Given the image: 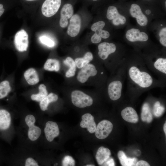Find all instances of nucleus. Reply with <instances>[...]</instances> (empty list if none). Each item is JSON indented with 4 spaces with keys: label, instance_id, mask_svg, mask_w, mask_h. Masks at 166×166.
Returning a JSON list of instances; mask_svg holds the SVG:
<instances>
[{
    "label": "nucleus",
    "instance_id": "nucleus-35",
    "mask_svg": "<svg viewBox=\"0 0 166 166\" xmlns=\"http://www.w3.org/2000/svg\"><path fill=\"white\" fill-rule=\"evenodd\" d=\"M25 165L26 166H38L39 164L38 162L32 157L27 158L25 162Z\"/></svg>",
    "mask_w": 166,
    "mask_h": 166
},
{
    "label": "nucleus",
    "instance_id": "nucleus-3",
    "mask_svg": "<svg viewBox=\"0 0 166 166\" xmlns=\"http://www.w3.org/2000/svg\"><path fill=\"white\" fill-rule=\"evenodd\" d=\"M25 122L29 127L28 136L31 141L37 140L40 136L41 130L38 127L35 125L36 119L34 116L31 114L27 115L25 118Z\"/></svg>",
    "mask_w": 166,
    "mask_h": 166
},
{
    "label": "nucleus",
    "instance_id": "nucleus-43",
    "mask_svg": "<svg viewBox=\"0 0 166 166\" xmlns=\"http://www.w3.org/2000/svg\"><path fill=\"white\" fill-rule=\"evenodd\" d=\"M86 166H95L94 165H86Z\"/></svg>",
    "mask_w": 166,
    "mask_h": 166
},
{
    "label": "nucleus",
    "instance_id": "nucleus-7",
    "mask_svg": "<svg viewBox=\"0 0 166 166\" xmlns=\"http://www.w3.org/2000/svg\"><path fill=\"white\" fill-rule=\"evenodd\" d=\"M97 73V70L95 66L88 64L81 68L77 76V80L81 83H84L90 77L94 76Z\"/></svg>",
    "mask_w": 166,
    "mask_h": 166
},
{
    "label": "nucleus",
    "instance_id": "nucleus-21",
    "mask_svg": "<svg viewBox=\"0 0 166 166\" xmlns=\"http://www.w3.org/2000/svg\"><path fill=\"white\" fill-rule=\"evenodd\" d=\"M117 156L121 165L123 166H135L137 162L136 158L128 157L122 151H119L117 153Z\"/></svg>",
    "mask_w": 166,
    "mask_h": 166
},
{
    "label": "nucleus",
    "instance_id": "nucleus-13",
    "mask_svg": "<svg viewBox=\"0 0 166 166\" xmlns=\"http://www.w3.org/2000/svg\"><path fill=\"white\" fill-rule=\"evenodd\" d=\"M122 85L121 81L116 80L112 81L108 87V93L110 99L116 101L121 97Z\"/></svg>",
    "mask_w": 166,
    "mask_h": 166
},
{
    "label": "nucleus",
    "instance_id": "nucleus-41",
    "mask_svg": "<svg viewBox=\"0 0 166 166\" xmlns=\"http://www.w3.org/2000/svg\"><path fill=\"white\" fill-rule=\"evenodd\" d=\"M163 129L164 132V133L166 135V122L164 123V126H163Z\"/></svg>",
    "mask_w": 166,
    "mask_h": 166
},
{
    "label": "nucleus",
    "instance_id": "nucleus-10",
    "mask_svg": "<svg viewBox=\"0 0 166 166\" xmlns=\"http://www.w3.org/2000/svg\"><path fill=\"white\" fill-rule=\"evenodd\" d=\"M44 132L46 139L50 142L58 136L60 133L57 123L51 121H48L46 123Z\"/></svg>",
    "mask_w": 166,
    "mask_h": 166
},
{
    "label": "nucleus",
    "instance_id": "nucleus-44",
    "mask_svg": "<svg viewBox=\"0 0 166 166\" xmlns=\"http://www.w3.org/2000/svg\"><path fill=\"white\" fill-rule=\"evenodd\" d=\"M28 1H34V0H26Z\"/></svg>",
    "mask_w": 166,
    "mask_h": 166
},
{
    "label": "nucleus",
    "instance_id": "nucleus-6",
    "mask_svg": "<svg viewBox=\"0 0 166 166\" xmlns=\"http://www.w3.org/2000/svg\"><path fill=\"white\" fill-rule=\"evenodd\" d=\"M113 124L109 121L104 120L100 122L95 131L96 136L98 139H104L107 138L112 132Z\"/></svg>",
    "mask_w": 166,
    "mask_h": 166
},
{
    "label": "nucleus",
    "instance_id": "nucleus-25",
    "mask_svg": "<svg viewBox=\"0 0 166 166\" xmlns=\"http://www.w3.org/2000/svg\"><path fill=\"white\" fill-rule=\"evenodd\" d=\"M64 63L70 67L66 71L65 76L67 77H70L74 76L75 74L76 65L75 61L70 57H67L63 61Z\"/></svg>",
    "mask_w": 166,
    "mask_h": 166
},
{
    "label": "nucleus",
    "instance_id": "nucleus-45",
    "mask_svg": "<svg viewBox=\"0 0 166 166\" xmlns=\"http://www.w3.org/2000/svg\"><path fill=\"white\" fill-rule=\"evenodd\" d=\"M92 0L94 1H97V0Z\"/></svg>",
    "mask_w": 166,
    "mask_h": 166
},
{
    "label": "nucleus",
    "instance_id": "nucleus-22",
    "mask_svg": "<svg viewBox=\"0 0 166 166\" xmlns=\"http://www.w3.org/2000/svg\"><path fill=\"white\" fill-rule=\"evenodd\" d=\"M58 99L57 96L53 93H50L40 101L39 106L41 109L43 111L47 109L49 104L52 102L56 101Z\"/></svg>",
    "mask_w": 166,
    "mask_h": 166
},
{
    "label": "nucleus",
    "instance_id": "nucleus-28",
    "mask_svg": "<svg viewBox=\"0 0 166 166\" xmlns=\"http://www.w3.org/2000/svg\"><path fill=\"white\" fill-rule=\"evenodd\" d=\"M11 89L9 82L5 80L0 82V99L6 97Z\"/></svg>",
    "mask_w": 166,
    "mask_h": 166
},
{
    "label": "nucleus",
    "instance_id": "nucleus-36",
    "mask_svg": "<svg viewBox=\"0 0 166 166\" xmlns=\"http://www.w3.org/2000/svg\"><path fill=\"white\" fill-rule=\"evenodd\" d=\"M101 40V38L96 33L92 35L91 38V42L95 44L99 43Z\"/></svg>",
    "mask_w": 166,
    "mask_h": 166
},
{
    "label": "nucleus",
    "instance_id": "nucleus-12",
    "mask_svg": "<svg viewBox=\"0 0 166 166\" xmlns=\"http://www.w3.org/2000/svg\"><path fill=\"white\" fill-rule=\"evenodd\" d=\"M73 13L72 5L69 3L65 4L62 7L60 12L59 24L61 27L64 28L68 25V19L71 17Z\"/></svg>",
    "mask_w": 166,
    "mask_h": 166
},
{
    "label": "nucleus",
    "instance_id": "nucleus-19",
    "mask_svg": "<svg viewBox=\"0 0 166 166\" xmlns=\"http://www.w3.org/2000/svg\"><path fill=\"white\" fill-rule=\"evenodd\" d=\"M111 154V151L109 148L103 146L99 147L95 156L98 164L102 165L110 157Z\"/></svg>",
    "mask_w": 166,
    "mask_h": 166
},
{
    "label": "nucleus",
    "instance_id": "nucleus-32",
    "mask_svg": "<svg viewBox=\"0 0 166 166\" xmlns=\"http://www.w3.org/2000/svg\"><path fill=\"white\" fill-rule=\"evenodd\" d=\"M105 25L103 21H99L93 24L91 27V30L95 32H97L101 30Z\"/></svg>",
    "mask_w": 166,
    "mask_h": 166
},
{
    "label": "nucleus",
    "instance_id": "nucleus-16",
    "mask_svg": "<svg viewBox=\"0 0 166 166\" xmlns=\"http://www.w3.org/2000/svg\"><path fill=\"white\" fill-rule=\"evenodd\" d=\"M11 117L10 112L6 109L0 108V132H4L10 126Z\"/></svg>",
    "mask_w": 166,
    "mask_h": 166
},
{
    "label": "nucleus",
    "instance_id": "nucleus-42",
    "mask_svg": "<svg viewBox=\"0 0 166 166\" xmlns=\"http://www.w3.org/2000/svg\"><path fill=\"white\" fill-rule=\"evenodd\" d=\"M145 13L146 14L149 15L151 13V11L149 10H147L145 11Z\"/></svg>",
    "mask_w": 166,
    "mask_h": 166
},
{
    "label": "nucleus",
    "instance_id": "nucleus-24",
    "mask_svg": "<svg viewBox=\"0 0 166 166\" xmlns=\"http://www.w3.org/2000/svg\"><path fill=\"white\" fill-rule=\"evenodd\" d=\"M93 58L92 53L90 52L86 53L82 57L76 58L75 62L77 67L81 69L84 66L89 64Z\"/></svg>",
    "mask_w": 166,
    "mask_h": 166
},
{
    "label": "nucleus",
    "instance_id": "nucleus-34",
    "mask_svg": "<svg viewBox=\"0 0 166 166\" xmlns=\"http://www.w3.org/2000/svg\"><path fill=\"white\" fill-rule=\"evenodd\" d=\"M159 36L160 42L164 46H166V28H162L160 31Z\"/></svg>",
    "mask_w": 166,
    "mask_h": 166
},
{
    "label": "nucleus",
    "instance_id": "nucleus-5",
    "mask_svg": "<svg viewBox=\"0 0 166 166\" xmlns=\"http://www.w3.org/2000/svg\"><path fill=\"white\" fill-rule=\"evenodd\" d=\"M14 42L18 51H26L29 45L28 35L26 31L22 29L17 32L14 36Z\"/></svg>",
    "mask_w": 166,
    "mask_h": 166
},
{
    "label": "nucleus",
    "instance_id": "nucleus-23",
    "mask_svg": "<svg viewBox=\"0 0 166 166\" xmlns=\"http://www.w3.org/2000/svg\"><path fill=\"white\" fill-rule=\"evenodd\" d=\"M141 119L144 122L148 123H151L153 119V117L149 104L144 103L142 107L141 114Z\"/></svg>",
    "mask_w": 166,
    "mask_h": 166
},
{
    "label": "nucleus",
    "instance_id": "nucleus-29",
    "mask_svg": "<svg viewBox=\"0 0 166 166\" xmlns=\"http://www.w3.org/2000/svg\"><path fill=\"white\" fill-rule=\"evenodd\" d=\"M154 66L157 69L166 74V59L160 58L154 63Z\"/></svg>",
    "mask_w": 166,
    "mask_h": 166
},
{
    "label": "nucleus",
    "instance_id": "nucleus-30",
    "mask_svg": "<svg viewBox=\"0 0 166 166\" xmlns=\"http://www.w3.org/2000/svg\"><path fill=\"white\" fill-rule=\"evenodd\" d=\"M164 107L160 105V102L157 101L156 102L154 105L153 113L154 116L156 117H159L161 116L164 111Z\"/></svg>",
    "mask_w": 166,
    "mask_h": 166
},
{
    "label": "nucleus",
    "instance_id": "nucleus-18",
    "mask_svg": "<svg viewBox=\"0 0 166 166\" xmlns=\"http://www.w3.org/2000/svg\"><path fill=\"white\" fill-rule=\"evenodd\" d=\"M121 114L123 118L128 122L136 123L138 121L137 114L136 110L132 107L125 108L121 111Z\"/></svg>",
    "mask_w": 166,
    "mask_h": 166
},
{
    "label": "nucleus",
    "instance_id": "nucleus-20",
    "mask_svg": "<svg viewBox=\"0 0 166 166\" xmlns=\"http://www.w3.org/2000/svg\"><path fill=\"white\" fill-rule=\"evenodd\" d=\"M24 76L26 81L30 85H35L39 81L38 73L34 68H30L27 69L25 72Z\"/></svg>",
    "mask_w": 166,
    "mask_h": 166
},
{
    "label": "nucleus",
    "instance_id": "nucleus-1",
    "mask_svg": "<svg viewBox=\"0 0 166 166\" xmlns=\"http://www.w3.org/2000/svg\"><path fill=\"white\" fill-rule=\"evenodd\" d=\"M128 73L132 80L141 87H148L152 83L153 80L150 75L145 72L140 71L136 66L131 67Z\"/></svg>",
    "mask_w": 166,
    "mask_h": 166
},
{
    "label": "nucleus",
    "instance_id": "nucleus-15",
    "mask_svg": "<svg viewBox=\"0 0 166 166\" xmlns=\"http://www.w3.org/2000/svg\"><path fill=\"white\" fill-rule=\"evenodd\" d=\"M125 36L126 38L131 42H145L148 39V36L146 33L140 32L139 30L135 28L128 30L126 32Z\"/></svg>",
    "mask_w": 166,
    "mask_h": 166
},
{
    "label": "nucleus",
    "instance_id": "nucleus-40",
    "mask_svg": "<svg viewBox=\"0 0 166 166\" xmlns=\"http://www.w3.org/2000/svg\"><path fill=\"white\" fill-rule=\"evenodd\" d=\"M2 4H0V17L3 14L5 11V9Z\"/></svg>",
    "mask_w": 166,
    "mask_h": 166
},
{
    "label": "nucleus",
    "instance_id": "nucleus-8",
    "mask_svg": "<svg viewBox=\"0 0 166 166\" xmlns=\"http://www.w3.org/2000/svg\"><path fill=\"white\" fill-rule=\"evenodd\" d=\"M106 17L108 19L112 20V23L115 26L123 25L126 22V18L120 14L117 8L113 6H110L108 7Z\"/></svg>",
    "mask_w": 166,
    "mask_h": 166
},
{
    "label": "nucleus",
    "instance_id": "nucleus-27",
    "mask_svg": "<svg viewBox=\"0 0 166 166\" xmlns=\"http://www.w3.org/2000/svg\"><path fill=\"white\" fill-rule=\"evenodd\" d=\"M44 67L48 71H58L60 68V63L57 59H48L45 63Z\"/></svg>",
    "mask_w": 166,
    "mask_h": 166
},
{
    "label": "nucleus",
    "instance_id": "nucleus-17",
    "mask_svg": "<svg viewBox=\"0 0 166 166\" xmlns=\"http://www.w3.org/2000/svg\"><path fill=\"white\" fill-rule=\"evenodd\" d=\"M82 121L80 122V126L82 128H86L88 131L91 133L95 132L96 125L94 118L90 114L86 113L81 117Z\"/></svg>",
    "mask_w": 166,
    "mask_h": 166
},
{
    "label": "nucleus",
    "instance_id": "nucleus-33",
    "mask_svg": "<svg viewBox=\"0 0 166 166\" xmlns=\"http://www.w3.org/2000/svg\"><path fill=\"white\" fill-rule=\"evenodd\" d=\"M62 165L64 166H74L75 165V161L71 156H66L62 160Z\"/></svg>",
    "mask_w": 166,
    "mask_h": 166
},
{
    "label": "nucleus",
    "instance_id": "nucleus-14",
    "mask_svg": "<svg viewBox=\"0 0 166 166\" xmlns=\"http://www.w3.org/2000/svg\"><path fill=\"white\" fill-rule=\"evenodd\" d=\"M98 54L100 58L102 59L105 60L109 55L116 51V47L113 43L104 42L98 45Z\"/></svg>",
    "mask_w": 166,
    "mask_h": 166
},
{
    "label": "nucleus",
    "instance_id": "nucleus-38",
    "mask_svg": "<svg viewBox=\"0 0 166 166\" xmlns=\"http://www.w3.org/2000/svg\"><path fill=\"white\" fill-rule=\"evenodd\" d=\"M101 165L114 166L115 165V164L113 159L110 157Z\"/></svg>",
    "mask_w": 166,
    "mask_h": 166
},
{
    "label": "nucleus",
    "instance_id": "nucleus-26",
    "mask_svg": "<svg viewBox=\"0 0 166 166\" xmlns=\"http://www.w3.org/2000/svg\"><path fill=\"white\" fill-rule=\"evenodd\" d=\"M38 93L33 94L31 96V99L34 101L40 102L48 95L45 86L43 84L40 85L38 87Z\"/></svg>",
    "mask_w": 166,
    "mask_h": 166
},
{
    "label": "nucleus",
    "instance_id": "nucleus-31",
    "mask_svg": "<svg viewBox=\"0 0 166 166\" xmlns=\"http://www.w3.org/2000/svg\"><path fill=\"white\" fill-rule=\"evenodd\" d=\"M39 40L42 43L48 47H51L54 45V42L46 36H40L39 38Z\"/></svg>",
    "mask_w": 166,
    "mask_h": 166
},
{
    "label": "nucleus",
    "instance_id": "nucleus-39",
    "mask_svg": "<svg viewBox=\"0 0 166 166\" xmlns=\"http://www.w3.org/2000/svg\"><path fill=\"white\" fill-rule=\"evenodd\" d=\"M150 165L147 162L141 160L136 162L135 166H149Z\"/></svg>",
    "mask_w": 166,
    "mask_h": 166
},
{
    "label": "nucleus",
    "instance_id": "nucleus-2",
    "mask_svg": "<svg viewBox=\"0 0 166 166\" xmlns=\"http://www.w3.org/2000/svg\"><path fill=\"white\" fill-rule=\"evenodd\" d=\"M71 98L73 104L80 108L90 106L93 103V99L91 97L79 90H75L72 92Z\"/></svg>",
    "mask_w": 166,
    "mask_h": 166
},
{
    "label": "nucleus",
    "instance_id": "nucleus-9",
    "mask_svg": "<svg viewBox=\"0 0 166 166\" xmlns=\"http://www.w3.org/2000/svg\"><path fill=\"white\" fill-rule=\"evenodd\" d=\"M81 19L77 14H75L70 18L68 27L67 33L70 37H74L79 33L81 27Z\"/></svg>",
    "mask_w": 166,
    "mask_h": 166
},
{
    "label": "nucleus",
    "instance_id": "nucleus-4",
    "mask_svg": "<svg viewBox=\"0 0 166 166\" xmlns=\"http://www.w3.org/2000/svg\"><path fill=\"white\" fill-rule=\"evenodd\" d=\"M61 3V0H45L42 7V14L47 17L53 16L58 11Z\"/></svg>",
    "mask_w": 166,
    "mask_h": 166
},
{
    "label": "nucleus",
    "instance_id": "nucleus-11",
    "mask_svg": "<svg viewBox=\"0 0 166 166\" xmlns=\"http://www.w3.org/2000/svg\"><path fill=\"white\" fill-rule=\"evenodd\" d=\"M130 13L132 17L136 18L137 22L140 25L144 26L147 25L148 19L138 5L135 3L132 4L130 9Z\"/></svg>",
    "mask_w": 166,
    "mask_h": 166
},
{
    "label": "nucleus",
    "instance_id": "nucleus-37",
    "mask_svg": "<svg viewBox=\"0 0 166 166\" xmlns=\"http://www.w3.org/2000/svg\"><path fill=\"white\" fill-rule=\"evenodd\" d=\"M95 33L100 36L101 38L104 39L107 38L110 36V34L108 31L102 29L98 32Z\"/></svg>",
    "mask_w": 166,
    "mask_h": 166
}]
</instances>
